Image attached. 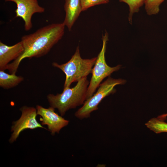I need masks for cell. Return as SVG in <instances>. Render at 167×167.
I'll return each instance as SVG.
<instances>
[{"mask_svg": "<svg viewBox=\"0 0 167 167\" xmlns=\"http://www.w3.org/2000/svg\"><path fill=\"white\" fill-rule=\"evenodd\" d=\"M65 26L63 23L52 24L23 36L21 41L24 52L18 58L8 65L6 69L10 74H15L24 59L39 58L46 54L63 36Z\"/></svg>", "mask_w": 167, "mask_h": 167, "instance_id": "1", "label": "cell"}, {"mask_svg": "<svg viewBox=\"0 0 167 167\" xmlns=\"http://www.w3.org/2000/svg\"><path fill=\"white\" fill-rule=\"evenodd\" d=\"M89 82L87 77L83 78L72 88L63 89L61 93L49 94L47 96L50 106L57 109L62 116L70 109L83 105L87 99L88 88Z\"/></svg>", "mask_w": 167, "mask_h": 167, "instance_id": "2", "label": "cell"}, {"mask_svg": "<svg viewBox=\"0 0 167 167\" xmlns=\"http://www.w3.org/2000/svg\"><path fill=\"white\" fill-rule=\"evenodd\" d=\"M96 58L97 57L90 59L82 58L78 46L74 54L67 62L61 64L54 62L52 64L65 73L66 79L63 89H65L70 87L72 83L77 82L91 73Z\"/></svg>", "mask_w": 167, "mask_h": 167, "instance_id": "3", "label": "cell"}, {"mask_svg": "<svg viewBox=\"0 0 167 167\" xmlns=\"http://www.w3.org/2000/svg\"><path fill=\"white\" fill-rule=\"evenodd\" d=\"M126 80L114 79L110 76L101 84L96 93L84 102L83 106L75 113V116L80 119L89 118L91 113L98 109V105L105 97L116 92L114 87L117 85L123 84Z\"/></svg>", "mask_w": 167, "mask_h": 167, "instance_id": "4", "label": "cell"}, {"mask_svg": "<svg viewBox=\"0 0 167 167\" xmlns=\"http://www.w3.org/2000/svg\"><path fill=\"white\" fill-rule=\"evenodd\" d=\"M102 40L103 45L101 50L97 57L92 71V76L87 91V99L93 95L105 78L109 76L112 73L118 71L121 67L120 65L111 67L107 64L105 56L106 44L108 40V34L106 31L102 36Z\"/></svg>", "mask_w": 167, "mask_h": 167, "instance_id": "5", "label": "cell"}, {"mask_svg": "<svg viewBox=\"0 0 167 167\" xmlns=\"http://www.w3.org/2000/svg\"><path fill=\"white\" fill-rule=\"evenodd\" d=\"M20 110L21 112L20 118L17 120L13 122L11 126L12 133L9 140V142L11 143L16 141L20 133L25 130L38 128L47 130L37 121L36 108L24 106L20 109Z\"/></svg>", "mask_w": 167, "mask_h": 167, "instance_id": "6", "label": "cell"}, {"mask_svg": "<svg viewBox=\"0 0 167 167\" xmlns=\"http://www.w3.org/2000/svg\"><path fill=\"white\" fill-rule=\"evenodd\" d=\"M37 114L40 117V120L42 125H47L48 130L51 134L54 135L59 133L60 130L67 126L69 121L55 112L54 108L50 106L45 108L39 105L36 106Z\"/></svg>", "mask_w": 167, "mask_h": 167, "instance_id": "7", "label": "cell"}, {"mask_svg": "<svg viewBox=\"0 0 167 167\" xmlns=\"http://www.w3.org/2000/svg\"><path fill=\"white\" fill-rule=\"evenodd\" d=\"M15 2L17 6L16 17L21 18L24 22V29L28 31L32 27V18L36 13H42L45 8L40 6L37 0H5Z\"/></svg>", "mask_w": 167, "mask_h": 167, "instance_id": "8", "label": "cell"}, {"mask_svg": "<svg viewBox=\"0 0 167 167\" xmlns=\"http://www.w3.org/2000/svg\"><path fill=\"white\" fill-rule=\"evenodd\" d=\"M24 48L20 41L11 46L0 42V71H4L9 63L18 58L23 54Z\"/></svg>", "mask_w": 167, "mask_h": 167, "instance_id": "9", "label": "cell"}, {"mask_svg": "<svg viewBox=\"0 0 167 167\" xmlns=\"http://www.w3.org/2000/svg\"><path fill=\"white\" fill-rule=\"evenodd\" d=\"M64 8L65 16L63 23L70 31L82 11L80 0H65Z\"/></svg>", "mask_w": 167, "mask_h": 167, "instance_id": "10", "label": "cell"}, {"mask_svg": "<svg viewBox=\"0 0 167 167\" xmlns=\"http://www.w3.org/2000/svg\"><path fill=\"white\" fill-rule=\"evenodd\" d=\"M24 78L15 74H8L0 71V87L4 89H9L16 86L24 80Z\"/></svg>", "mask_w": 167, "mask_h": 167, "instance_id": "11", "label": "cell"}, {"mask_svg": "<svg viewBox=\"0 0 167 167\" xmlns=\"http://www.w3.org/2000/svg\"><path fill=\"white\" fill-rule=\"evenodd\" d=\"M145 125L147 128L156 134L167 133V123L157 118H151Z\"/></svg>", "mask_w": 167, "mask_h": 167, "instance_id": "12", "label": "cell"}, {"mask_svg": "<svg viewBox=\"0 0 167 167\" xmlns=\"http://www.w3.org/2000/svg\"><path fill=\"white\" fill-rule=\"evenodd\" d=\"M119 2L126 4L129 7L128 20L130 24H132V16L135 13H138L140 8L144 4L145 0H119Z\"/></svg>", "mask_w": 167, "mask_h": 167, "instance_id": "13", "label": "cell"}, {"mask_svg": "<svg viewBox=\"0 0 167 167\" xmlns=\"http://www.w3.org/2000/svg\"><path fill=\"white\" fill-rule=\"evenodd\" d=\"M165 0H145L144 3L145 11L149 15H156L160 11V6Z\"/></svg>", "mask_w": 167, "mask_h": 167, "instance_id": "14", "label": "cell"}, {"mask_svg": "<svg viewBox=\"0 0 167 167\" xmlns=\"http://www.w3.org/2000/svg\"><path fill=\"white\" fill-rule=\"evenodd\" d=\"M82 11L95 5L107 4L109 0H80Z\"/></svg>", "mask_w": 167, "mask_h": 167, "instance_id": "15", "label": "cell"}, {"mask_svg": "<svg viewBox=\"0 0 167 167\" xmlns=\"http://www.w3.org/2000/svg\"><path fill=\"white\" fill-rule=\"evenodd\" d=\"M167 117V113L160 115L158 116L157 118L161 120L164 121L165 120Z\"/></svg>", "mask_w": 167, "mask_h": 167, "instance_id": "16", "label": "cell"}]
</instances>
